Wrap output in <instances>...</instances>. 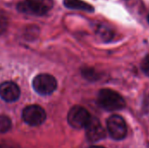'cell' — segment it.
<instances>
[{"label":"cell","instance_id":"6da1fadb","mask_svg":"<svg viewBox=\"0 0 149 148\" xmlns=\"http://www.w3.org/2000/svg\"><path fill=\"white\" fill-rule=\"evenodd\" d=\"M98 104L107 111H119L126 106V101L117 92L111 89H102L98 94Z\"/></svg>","mask_w":149,"mask_h":148},{"label":"cell","instance_id":"7a4b0ae2","mask_svg":"<svg viewBox=\"0 0 149 148\" xmlns=\"http://www.w3.org/2000/svg\"><path fill=\"white\" fill-rule=\"evenodd\" d=\"M53 6L52 0H24L17 4V10L20 12L43 16L46 14Z\"/></svg>","mask_w":149,"mask_h":148},{"label":"cell","instance_id":"3957f363","mask_svg":"<svg viewBox=\"0 0 149 148\" xmlns=\"http://www.w3.org/2000/svg\"><path fill=\"white\" fill-rule=\"evenodd\" d=\"M32 85L38 94L50 95L57 89V80L53 76L43 73L34 78Z\"/></svg>","mask_w":149,"mask_h":148},{"label":"cell","instance_id":"277c9868","mask_svg":"<svg viewBox=\"0 0 149 148\" xmlns=\"http://www.w3.org/2000/svg\"><path fill=\"white\" fill-rule=\"evenodd\" d=\"M109 135L115 140H121L127 134V126L125 120L120 115H112L107 120Z\"/></svg>","mask_w":149,"mask_h":148},{"label":"cell","instance_id":"5b68a950","mask_svg":"<svg viewBox=\"0 0 149 148\" xmlns=\"http://www.w3.org/2000/svg\"><path fill=\"white\" fill-rule=\"evenodd\" d=\"M22 117L26 124L31 126H38L45 122L46 113L41 106L38 105H31L23 110Z\"/></svg>","mask_w":149,"mask_h":148},{"label":"cell","instance_id":"8992f818","mask_svg":"<svg viewBox=\"0 0 149 148\" xmlns=\"http://www.w3.org/2000/svg\"><path fill=\"white\" fill-rule=\"evenodd\" d=\"M90 119L91 115L88 111L80 106H75L72 107L67 116L68 123L70 124V126L76 129L85 128Z\"/></svg>","mask_w":149,"mask_h":148},{"label":"cell","instance_id":"52a82bcc","mask_svg":"<svg viewBox=\"0 0 149 148\" xmlns=\"http://www.w3.org/2000/svg\"><path fill=\"white\" fill-rule=\"evenodd\" d=\"M85 128L86 139L90 142H98L106 137V131L97 118L91 117Z\"/></svg>","mask_w":149,"mask_h":148},{"label":"cell","instance_id":"ba28073f","mask_svg":"<svg viewBox=\"0 0 149 148\" xmlns=\"http://www.w3.org/2000/svg\"><path fill=\"white\" fill-rule=\"evenodd\" d=\"M20 96V89L14 82L7 81L0 85V97L6 102H14Z\"/></svg>","mask_w":149,"mask_h":148},{"label":"cell","instance_id":"9c48e42d","mask_svg":"<svg viewBox=\"0 0 149 148\" xmlns=\"http://www.w3.org/2000/svg\"><path fill=\"white\" fill-rule=\"evenodd\" d=\"M64 4L68 9L80 10L89 12H93L94 10V8L91 4L82 0H64Z\"/></svg>","mask_w":149,"mask_h":148},{"label":"cell","instance_id":"30bf717a","mask_svg":"<svg viewBox=\"0 0 149 148\" xmlns=\"http://www.w3.org/2000/svg\"><path fill=\"white\" fill-rule=\"evenodd\" d=\"M11 128V120L5 115H0V133H7Z\"/></svg>","mask_w":149,"mask_h":148},{"label":"cell","instance_id":"8fae6325","mask_svg":"<svg viewBox=\"0 0 149 148\" xmlns=\"http://www.w3.org/2000/svg\"><path fill=\"white\" fill-rule=\"evenodd\" d=\"M141 70L145 75L149 77V53L144 58L141 63Z\"/></svg>","mask_w":149,"mask_h":148},{"label":"cell","instance_id":"7c38bea8","mask_svg":"<svg viewBox=\"0 0 149 148\" xmlns=\"http://www.w3.org/2000/svg\"><path fill=\"white\" fill-rule=\"evenodd\" d=\"M83 75L86 78V79H92V80H93V79H95L96 78V76H95V72L93 71V70H91V69H86V70H85V71H83Z\"/></svg>","mask_w":149,"mask_h":148},{"label":"cell","instance_id":"4fadbf2b","mask_svg":"<svg viewBox=\"0 0 149 148\" xmlns=\"http://www.w3.org/2000/svg\"><path fill=\"white\" fill-rule=\"evenodd\" d=\"M0 148H20V147L11 141H4L0 144Z\"/></svg>","mask_w":149,"mask_h":148},{"label":"cell","instance_id":"5bb4252c","mask_svg":"<svg viewBox=\"0 0 149 148\" xmlns=\"http://www.w3.org/2000/svg\"><path fill=\"white\" fill-rule=\"evenodd\" d=\"M6 17L3 15H0V34L4 31L5 28H6V25H7V23H6Z\"/></svg>","mask_w":149,"mask_h":148},{"label":"cell","instance_id":"9a60e30c","mask_svg":"<svg viewBox=\"0 0 149 148\" xmlns=\"http://www.w3.org/2000/svg\"><path fill=\"white\" fill-rule=\"evenodd\" d=\"M88 148H105V147H100V146H92V147H88Z\"/></svg>","mask_w":149,"mask_h":148},{"label":"cell","instance_id":"2e32d148","mask_svg":"<svg viewBox=\"0 0 149 148\" xmlns=\"http://www.w3.org/2000/svg\"><path fill=\"white\" fill-rule=\"evenodd\" d=\"M148 23H149V15H148Z\"/></svg>","mask_w":149,"mask_h":148}]
</instances>
